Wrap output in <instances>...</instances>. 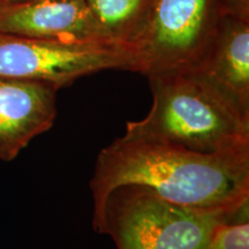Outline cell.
<instances>
[{
    "label": "cell",
    "mask_w": 249,
    "mask_h": 249,
    "mask_svg": "<svg viewBox=\"0 0 249 249\" xmlns=\"http://www.w3.org/2000/svg\"><path fill=\"white\" fill-rule=\"evenodd\" d=\"M124 183L147 186L189 209L234 213L249 203V150L204 154L124 134L97 156L90 180L93 210Z\"/></svg>",
    "instance_id": "obj_1"
},
{
    "label": "cell",
    "mask_w": 249,
    "mask_h": 249,
    "mask_svg": "<svg viewBox=\"0 0 249 249\" xmlns=\"http://www.w3.org/2000/svg\"><path fill=\"white\" fill-rule=\"evenodd\" d=\"M150 111L128 121L124 134L189 150L217 154L249 150V110L194 70L147 75Z\"/></svg>",
    "instance_id": "obj_2"
},
{
    "label": "cell",
    "mask_w": 249,
    "mask_h": 249,
    "mask_svg": "<svg viewBox=\"0 0 249 249\" xmlns=\"http://www.w3.org/2000/svg\"><path fill=\"white\" fill-rule=\"evenodd\" d=\"M208 213L165 200L154 189L139 183L112 188L98 209L92 227L110 235L117 249H202L220 223L239 216Z\"/></svg>",
    "instance_id": "obj_3"
},
{
    "label": "cell",
    "mask_w": 249,
    "mask_h": 249,
    "mask_svg": "<svg viewBox=\"0 0 249 249\" xmlns=\"http://www.w3.org/2000/svg\"><path fill=\"white\" fill-rule=\"evenodd\" d=\"M141 71L136 52L110 43H75L0 34V77L61 89L102 71Z\"/></svg>",
    "instance_id": "obj_4"
},
{
    "label": "cell",
    "mask_w": 249,
    "mask_h": 249,
    "mask_svg": "<svg viewBox=\"0 0 249 249\" xmlns=\"http://www.w3.org/2000/svg\"><path fill=\"white\" fill-rule=\"evenodd\" d=\"M224 17L223 0H155L140 73L195 70L209 52Z\"/></svg>",
    "instance_id": "obj_5"
},
{
    "label": "cell",
    "mask_w": 249,
    "mask_h": 249,
    "mask_svg": "<svg viewBox=\"0 0 249 249\" xmlns=\"http://www.w3.org/2000/svg\"><path fill=\"white\" fill-rule=\"evenodd\" d=\"M58 91L45 82L0 77V160H15L53 126Z\"/></svg>",
    "instance_id": "obj_6"
},
{
    "label": "cell",
    "mask_w": 249,
    "mask_h": 249,
    "mask_svg": "<svg viewBox=\"0 0 249 249\" xmlns=\"http://www.w3.org/2000/svg\"><path fill=\"white\" fill-rule=\"evenodd\" d=\"M0 34L61 42L108 43L86 0H31L4 5L0 8Z\"/></svg>",
    "instance_id": "obj_7"
},
{
    "label": "cell",
    "mask_w": 249,
    "mask_h": 249,
    "mask_svg": "<svg viewBox=\"0 0 249 249\" xmlns=\"http://www.w3.org/2000/svg\"><path fill=\"white\" fill-rule=\"evenodd\" d=\"M200 71L249 110V18L225 15Z\"/></svg>",
    "instance_id": "obj_8"
},
{
    "label": "cell",
    "mask_w": 249,
    "mask_h": 249,
    "mask_svg": "<svg viewBox=\"0 0 249 249\" xmlns=\"http://www.w3.org/2000/svg\"><path fill=\"white\" fill-rule=\"evenodd\" d=\"M86 2L104 38L112 44L132 50L140 58L155 0H86Z\"/></svg>",
    "instance_id": "obj_9"
},
{
    "label": "cell",
    "mask_w": 249,
    "mask_h": 249,
    "mask_svg": "<svg viewBox=\"0 0 249 249\" xmlns=\"http://www.w3.org/2000/svg\"><path fill=\"white\" fill-rule=\"evenodd\" d=\"M202 249H249V208L220 223Z\"/></svg>",
    "instance_id": "obj_10"
},
{
    "label": "cell",
    "mask_w": 249,
    "mask_h": 249,
    "mask_svg": "<svg viewBox=\"0 0 249 249\" xmlns=\"http://www.w3.org/2000/svg\"><path fill=\"white\" fill-rule=\"evenodd\" d=\"M225 15L249 18V0H223Z\"/></svg>",
    "instance_id": "obj_11"
},
{
    "label": "cell",
    "mask_w": 249,
    "mask_h": 249,
    "mask_svg": "<svg viewBox=\"0 0 249 249\" xmlns=\"http://www.w3.org/2000/svg\"><path fill=\"white\" fill-rule=\"evenodd\" d=\"M4 5H11V4H20V2H27L31 1V0H2Z\"/></svg>",
    "instance_id": "obj_12"
},
{
    "label": "cell",
    "mask_w": 249,
    "mask_h": 249,
    "mask_svg": "<svg viewBox=\"0 0 249 249\" xmlns=\"http://www.w3.org/2000/svg\"><path fill=\"white\" fill-rule=\"evenodd\" d=\"M2 6H4V1H2V0H0V8H1Z\"/></svg>",
    "instance_id": "obj_13"
}]
</instances>
